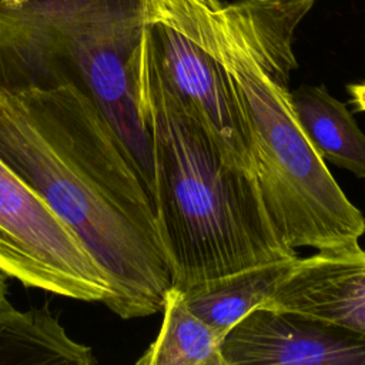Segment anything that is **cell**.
<instances>
[{
	"instance_id": "cell-1",
	"label": "cell",
	"mask_w": 365,
	"mask_h": 365,
	"mask_svg": "<svg viewBox=\"0 0 365 365\" xmlns=\"http://www.w3.org/2000/svg\"><path fill=\"white\" fill-rule=\"evenodd\" d=\"M0 157L77 234L123 319L163 309L168 255L153 198L118 137L74 84L0 88Z\"/></svg>"
},
{
	"instance_id": "cell-2",
	"label": "cell",
	"mask_w": 365,
	"mask_h": 365,
	"mask_svg": "<svg viewBox=\"0 0 365 365\" xmlns=\"http://www.w3.org/2000/svg\"><path fill=\"white\" fill-rule=\"evenodd\" d=\"M315 0L220 1L211 31L268 214L291 248L362 251L365 218L304 133L291 103L292 38Z\"/></svg>"
},
{
	"instance_id": "cell-3",
	"label": "cell",
	"mask_w": 365,
	"mask_h": 365,
	"mask_svg": "<svg viewBox=\"0 0 365 365\" xmlns=\"http://www.w3.org/2000/svg\"><path fill=\"white\" fill-rule=\"evenodd\" d=\"M137 93L151 141V197L171 287L184 292L250 267L298 257L275 228L257 178L225 160L167 91L141 44Z\"/></svg>"
},
{
	"instance_id": "cell-4",
	"label": "cell",
	"mask_w": 365,
	"mask_h": 365,
	"mask_svg": "<svg viewBox=\"0 0 365 365\" xmlns=\"http://www.w3.org/2000/svg\"><path fill=\"white\" fill-rule=\"evenodd\" d=\"M145 0L0 4V88L74 84L104 115L153 191V153L137 93Z\"/></svg>"
},
{
	"instance_id": "cell-5",
	"label": "cell",
	"mask_w": 365,
	"mask_h": 365,
	"mask_svg": "<svg viewBox=\"0 0 365 365\" xmlns=\"http://www.w3.org/2000/svg\"><path fill=\"white\" fill-rule=\"evenodd\" d=\"M220 1L145 0L141 47L167 91L201 124L225 160L255 177L244 123L211 44Z\"/></svg>"
},
{
	"instance_id": "cell-6",
	"label": "cell",
	"mask_w": 365,
	"mask_h": 365,
	"mask_svg": "<svg viewBox=\"0 0 365 365\" xmlns=\"http://www.w3.org/2000/svg\"><path fill=\"white\" fill-rule=\"evenodd\" d=\"M0 271L30 288L106 302V277L77 234L0 157Z\"/></svg>"
},
{
	"instance_id": "cell-7",
	"label": "cell",
	"mask_w": 365,
	"mask_h": 365,
	"mask_svg": "<svg viewBox=\"0 0 365 365\" xmlns=\"http://www.w3.org/2000/svg\"><path fill=\"white\" fill-rule=\"evenodd\" d=\"M224 365H365V336L328 321L258 307L221 344Z\"/></svg>"
},
{
	"instance_id": "cell-8",
	"label": "cell",
	"mask_w": 365,
	"mask_h": 365,
	"mask_svg": "<svg viewBox=\"0 0 365 365\" xmlns=\"http://www.w3.org/2000/svg\"><path fill=\"white\" fill-rule=\"evenodd\" d=\"M259 307L318 318L365 336V250L297 257Z\"/></svg>"
},
{
	"instance_id": "cell-9",
	"label": "cell",
	"mask_w": 365,
	"mask_h": 365,
	"mask_svg": "<svg viewBox=\"0 0 365 365\" xmlns=\"http://www.w3.org/2000/svg\"><path fill=\"white\" fill-rule=\"evenodd\" d=\"M295 258L259 264L194 285L181 292L184 302L224 338L237 322L272 295Z\"/></svg>"
},
{
	"instance_id": "cell-10",
	"label": "cell",
	"mask_w": 365,
	"mask_h": 365,
	"mask_svg": "<svg viewBox=\"0 0 365 365\" xmlns=\"http://www.w3.org/2000/svg\"><path fill=\"white\" fill-rule=\"evenodd\" d=\"M291 103L319 157L365 180V134L348 107L324 86L298 87L291 91Z\"/></svg>"
},
{
	"instance_id": "cell-11",
	"label": "cell",
	"mask_w": 365,
	"mask_h": 365,
	"mask_svg": "<svg viewBox=\"0 0 365 365\" xmlns=\"http://www.w3.org/2000/svg\"><path fill=\"white\" fill-rule=\"evenodd\" d=\"M91 364V348L73 341L47 308H0V365Z\"/></svg>"
},
{
	"instance_id": "cell-12",
	"label": "cell",
	"mask_w": 365,
	"mask_h": 365,
	"mask_svg": "<svg viewBox=\"0 0 365 365\" xmlns=\"http://www.w3.org/2000/svg\"><path fill=\"white\" fill-rule=\"evenodd\" d=\"M161 312L160 332L137 365H224V338L187 307L181 291H167Z\"/></svg>"
},
{
	"instance_id": "cell-13",
	"label": "cell",
	"mask_w": 365,
	"mask_h": 365,
	"mask_svg": "<svg viewBox=\"0 0 365 365\" xmlns=\"http://www.w3.org/2000/svg\"><path fill=\"white\" fill-rule=\"evenodd\" d=\"M352 103L356 107V110L365 111V83H358V84H351L348 87Z\"/></svg>"
},
{
	"instance_id": "cell-14",
	"label": "cell",
	"mask_w": 365,
	"mask_h": 365,
	"mask_svg": "<svg viewBox=\"0 0 365 365\" xmlns=\"http://www.w3.org/2000/svg\"><path fill=\"white\" fill-rule=\"evenodd\" d=\"M6 278H7V277L0 271V308H3V307H6V305L10 304V302L7 301V297H6V294H7Z\"/></svg>"
},
{
	"instance_id": "cell-15",
	"label": "cell",
	"mask_w": 365,
	"mask_h": 365,
	"mask_svg": "<svg viewBox=\"0 0 365 365\" xmlns=\"http://www.w3.org/2000/svg\"><path fill=\"white\" fill-rule=\"evenodd\" d=\"M23 1H27V0H0V4H7V6H17Z\"/></svg>"
}]
</instances>
